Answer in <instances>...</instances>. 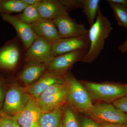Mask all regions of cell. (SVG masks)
Here are the masks:
<instances>
[{
  "label": "cell",
  "mask_w": 127,
  "mask_h": 127,
  "mask_svg": "<svg viewBox=\"0 0 127 127\" xmlns=\"http://www.w3.org/2000/svg\"><path fill=\"white\" fill-rule=\"evenodd\" d=\"M42 113L35 100L31 97L24 108L15 116L22 127H39Z\"/></svg>",
  "instance_id": "13"
},
{
  "label": "cell",
  "mask_w": 127,
  "mask_h": 127,
  "mask_svg": "<svg viewBox=\"0 0 127 127\" xmlns=\"http://www.w3.org/2000/svg\"><path fill=\"white\" fill-rule=\"evenodd\" d=\"M67 11L72 9L82 8L83 0H60Z\"/></svg>",
  "instance_id": "24"
},
{
  "label": "cell",
  "mask_w": 127,
  "mask_h": 127,
  "mask_svg": "<svg viewBox=\"0 0 127 127\" xmlns=\"http://www.w3.org/2000/svg\"><path fill=\"white\" fill-rule=\"evenodd\" d=\"M68 87L65 79L62 82L50 86L36 100L42 113L60 108L67 101Z\"/></svg>",
  "instance_id": "3"
},
{
  "label": "cell",
  "mask_w": 127,
  "mask_h": 127,
  "mask_svg": "<svg viewBox=\"0 0 127 127\" xmlns=\"http://www.w3.org/2000/svg\"><path fill=\"white\" fill-rule=\"evenodd\" d=\"M20 20L31 24L41 18L36 7V4L28 5L19 15H16Z\"/></svg>",
  "instance_id": "21"
},
{
  "label": "cell",
  "mask_w": 127,
  "mask_h": 127,
  "mask_svg": "<svg viewBox=\"0 0 127 127\" xmlns=\"http://www.w3.org/2000/svg\"><path fill=\"white\" fill-rule=\"evenodd\" d=\"M112 2L119 4L127 8V0H111Z\"/></svg>",
  "instance_id": "31"
},
{
  "label": "cell",
  "mask_w": 127,
  "mask_h": 127,
  "mask_svg": "<svg viewBox=\"0 0 127 127\" xmlns=\"http://www.w3.org/2000/svg\"><path fill=\"white\" fill-rule=\"evenodd\" d=\"M113 30L111 22L99 9L95 22L89 30V49L81 61L90 63L96 59L103 49L105 40Z\"/></svg>",
  "instance_id": "1"
},
{
  "label": "cell",
  "mask_w": 127,
  "mask_h": 127,
  "mask_svg": "<svg viewBox=\"0 0 127 127\" xmlns=\"http://www.w3.org/2000/svg\"><path fill=\"white\" fill-rule=\"evenodd\" d=\"M31 97L24 89L12 88L6 94L4 111L7 113L16 115L24 108Z\"/></svg>",
  "instance_id": "11"
},
{
  "label": "cell",
  "mask_w": 127,
  "mask_h": 127,
  "mask_svg": "<svg viewBox=\"0 0 127 127\" xmlns=\"http://www.w3.org/2000/svg\"><path fill=\"white\" fill-rule=\"evenodd\" d=\"M98 123L117 124L127 125V114L109 103L93 105L86 113Z\"/></svg>",
  "instance_id": "5"
},
{
  "label": "cell",
  "mask_w": 127,
  "mask_h": 127,
  "mask_svg": "<svg viewBox=\"0 0 127 127\" xmlns=\"http://www.w3.org/2000/svg\"></svg>",
  "instance_id": "34"
},
{
  "label": "cell",
  "mask_w": 127,
  "mask_h": 127,
  "mask_svg": "<svg viewBox=\"0 0 127 127\" xmlns=\"http://www.w3.org/2000/svg\"><path fill=\"white\" fill-rule=\"evenodd\" d=\"M100 0H83L82 12L85 14L89 25H93L96 18L100 9Z\"/></svg>",
  "instance_id": "20"
},
{
  "label": "cell",
  "mask_w": 127,
  "mask_h": 127,
  "mask_svg": "<svg viewBox=\"0 0 127 127\" xmlns=\"http://www.w3.org/2000/svg\"><path fill=\"white\" fill-rule=\"evenodd\" d=\"M0 127H1V124L0 122Z\"/></svg>",
  "instance_id": "33"
},
{
  "label": "cell",
  "mask_w": 127,
  "mask_h": 127,
  "mask_svg": "<svg viewBox=\"0 0 127 127\" xmlns=\"http://www.w3.org/2000/svg\"><path fill=\"white\" fill-rule=\"evenodd\" d=\"M41 0H22V1L28 5L37 4Z\"/></svg>",
  "instance_id": "30"
},
{
  "label": "cell",
  "mask_w": 127,
  "mask_h": 127,
  "mask_svg": "<svg viewBox=\"0 0 127 127\" xmlns=\"http://www.w3.org/2000/svg\"><path fill=\"white\" fill-rule=\"evenodd\" d=\"M118 50L122 53H127V37L124 43L118 47Z\"/></svg>",
  "instance_id": "29"
},
{
  "label": "cell",
  "mask_w": 127,
  "mask_h": 127,
  "mask_svg": "<svg viewBox=\"0 0 127 127\" xmlns=\"http://www.w3.org/2000/svg\"><path fill=\"white\" fill-rule=\"evenodd\" d=\"M36 7L41 17L44 19L53 20L60 17L69 16L60 0H41Z\"/></svg>",
  "instance_id": "14"
},
{
  "label": "cell",
  "mask_w": 127,
  "mask_h": 127,
  "mask_svg": "<svg viewBox=\"0 0 127 127\" xmlns=\"http://www.w3.org/2000/svg\"><path fill=\"white\" fill-rule=\"evenodd\" d=\"M31 25L37 35L51 43L61 39L57 28L51 20L41 18Z\"/></svg>",
  "instance_id": "16"
},
{
  "label": "cell",
  "mask_w": 127,
  "mask_h": 127,
  "mask_svg": "<svg viewBox=\"0 0 127 127\" xmlns=\"http://www.w3.org/2000/svg\"><path fill=\"white\" fill-rule=\"evenodd\" d=\"M67 87V101L73 108L87 113L93 106L92 98L81 83L71 75L64 77Z\"/></svg>",
  "instance_id": "4"
},
{
  "label": "cell",
  "mask_w": 127,
  "mask_h": 127,
  "mask_svg": "<svg viewBox=\"0 0 127 127\" xmlns=\"http://www.w3.org/2000/svg\"><path fill=\"white\" fill-rule=\"evenodd\" d=\"M88 51L78 50L55 57L47 65L48 71L58 76L64 77L75 63L81 61Z\"/></svg>",
  "instance_id": "7"
},
{
  "label": "cell",
  "mask_w": 127,
  "mask_h": 127,
  "mask_svg": "<svg viewBox=\"0 0 127 127\" xmlns=\"http://www.w3.org/2000/svg\"><path fill=\"white\" fill-rule=\"evenodd\" d=\"M83 85L91 98L110 103L127 96V84L84 81Z\"/></svg>",
  "instance_id": "2"
},
{
  "label": "cell",
  "mask_w": 127,
  "mask_h": 127,
  "mask_svg": "<svg viewBox=\"0 0 127 127\" xmlns=\"http://www.w3.org/2000/svg\"><path fill=\"white\" fill-rule=\"evenodd\" d=\"M118 24L127 30V8L108 0Z\"/></svg>",
  "instance_id": "22"
},
{
  "label": "cell",
  "mask_w": 127,
  "mask_h": 127,
  "mask_svg": "<svg viewBox=\"0 0 127 127\" xmlns=\"http://www.w3.org/2000/svg\"><path fill=\"white\" fill-rule=\"evenodd\" d=\"M21 56V50L15 39L8 41L0 47V67L6 70L14 69Z\"/></svg>",
  "instance_id": "12"
},
{
  "label": "cell",
  "mask_w": 127,
  "mask_h": 127,
  "mask_svg": "<svg viewBox=\"0 0 127 127\" xmlns=\"http://www.w3.org/2000/svg\"><path fill=\"white\" fill-rule=\"evenodd\" d=\"M100 124L102 127H127V125L117 124L100 123Z\"/></svg>",
  "instance_id": "28"
},
{
  "label": "cell",
  "mask_w": 127,
  "mask_h": 127,
  "mask_svg": "<svg viewBox=\"0 0 127 127\" xmlns=\"http://www.w3.org/2000/svg\"><path fill=\"white\" fill-rule=\"evenodd\" d=\"M54 57L52 53V43L38 36L25 54V59L28 63L48 65Z\"/></svg>",
  "instance_id": "6"
},
{
  "label": "cell",
  "mask_w": 127,
  "mask_h": 127,
  "mask_svg": "<svg viewBox=\"0 0 127 127\" xmlns=\"http://www.w3.org/2000/svg\"><path fill=\"white\" fill-rule=\"evenodd\" d=\"M61 39H66L88 35L89 30L83 24L77 23L70 16L60 17L53 20Z\"/></svg>",
  "instance_id": "9"
},
{
  "label": "cell",
  "mask_w": 127,
  "mask_h": 127,
  "mask_svg": "<svg viewBox=\"0 0 127 127\" xmlns=\"http://www.w3.org/2000/svg\"><path fill=\"white\" fill-rule=\"evenodd\" d=\"M112 103L116 108L125 113H127V96L114 101Z\"/></svg>",
  "instance_id": "26"
},
{
  "label": "cell",
  "mask_w": 127,
  "mask_h": 127,
  "mask_svg": "<svg viewBox=\"0 0 127 127\" xmlns=\"http://www.w3.org/2000/svg\"><path fill=\"white\" fill-rule=\"evenodd\" d=\"M3 96V92H2V89L0 87V107L1 106V103H2Z\"/></svg>",
  "instance_id": "32"
},
{
  "label": "cell",
  "mask_w": 127,
  "mask_h": 127,
  "mask_svg": "<svg viewBox=\"0 0 127 127\" xmlns=\"http://www.w3.org/2000/svg\"><path fill=\"white\" fill-rule=\"evenodd\" d=\"M81 127H102L100 124L92 119L84 118L83 119Z\"/></svg>",
  "instance_id": "27"
},
{
  "label": "cell",
  "mask_w": 127,
  "mask_h": 127,
  "mask_svg": "<svg viewBox=\"0 0 127 127\" xmlns=\"http://www.w3.org/2000/svg\"><path fill=\"white\" fill-rule=\"evenodd\" d=\"M0 122L2 127H20L15 116L12 118H2Z\"/></svg>",
  "instance_id": "25"
},
{
  "label": "cell",
  "mask_w": 127,
  "mask_h": 127,
  "mask_svg": "<svg viewBox=\"0 0 127 127\" xmlns=\"http://www.w3.org/2000/svg\"><path fill=\"white\" fill-rule=\"evenodd\" d=\"M61 108L49 112L42 113L39 123V127H61L62 112Z\"/></svg>",
  "instance_id": "18"
},
{
  "label": "cell",
  "mask_w": 127,
  "mask_h": 127,
  "mask_svg": "<svg viewBox=\"0 0 127 127\" xmlns=\"http://www.w3.org/2000/svg\"><path fill=\"white\" fill-rule=\"evenodd\" d=\"M64 77L58 76L48 71L44 73L35 83L30 85L24 90L36 100L50 86L63 82Z\"/></svg>",
  "instance_id": "15"
},
{
  "label": "cell",
  "mask_w": 127,
  "mask_h": 127,
  "mask_svg": "<svg viewBox=\"0 0 127 127\" xmlns=\"http://www.w3.org/2000/svg\"><path fill=\"white\" fill-rule=\"evenodd\" d=\"M90 47L88 34L66 39H60L52 43V50L54 57L78 51L88 50Z\"/></svg>",
  "instance_id": "8"
},
{
  "label": "cell",
  "mask_w": 127,
  "mask_h": 127,
  "mask_svg": "<svg viewBox=\"0 0 127 127\" xmlns=\"http://www.w3.org/2000/svg\"><path fill=\"white\" fill-rule=\"evenodd\" d=\"M19 76V79L26 85H30L38 80L45 73L47 65L29 63Z\"/></svg>",
  "instance_id": "17"
},
{
  "label": "cell",
  "mask_w": 127,
  "mask_h": 127,
  "mask_svg": "<svg viewBox=\"0 0 127 127\" xmlns=\"http://www.w3.org/2000/svg\"><path fill=\"white\" fill-rule=\"evenodd\" d=\"M27 6L22 0H0V14L20 13Z\"/></svg>",
  "instance_id": "19"
},
{
  "label": "cell",
  "mask_w": 127,
  "mask_h": 127,
  "mask_svg": "<svg viewBox=\"0 0 127 127\" xmlns=\"http://www.w3.org/2000/svg\"><path fill=\"white\" fill-rule=\"evenodd\" d=\"M0 16L4 21L9 23L15 28L26 51L37 36L31 25L21 21L16 16L1 14Z\"/></svg>",
  "instance_id": "10"
},
{
  "label": "cell",
  "mask_w": 127,
  "mask_h": 127,
  "mask_svg": "<svg viewBox=\"0 0 127 127\" xmlns=\"http://www.w3.org/2000/svg\"><path fill=\"white\" fill-rule=\"evenodd\" d=\"M62 127H79L75 114L69 108H66L64 112Z\"/></svg>",
  "instance_id": "23"
}]
</instances>
